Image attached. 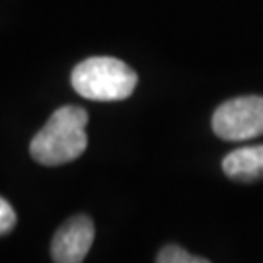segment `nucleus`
I'll list each match as a JSON object with an SVG mask.
<instances>
[{"label": "nucleus", "instance_id": "obj_1", "mask_svg": "<svg viewBox=\"0 0 263 263\" xmlns=\"http://www.w3.org/2000/svg\"><path fill=\"white\" fill-rule=\"evenodd\" d=\"M88 111L78 105L59 107L45 127L31 139L29 154L43 166H61L74 162L88 146Z\"/></svg>", "mask_w": 263, "mask_h": 263}, {"label": "nucleus", "instance_id": "obj_2", "mask_svg": "<svg viewBox=\"0 0 263 263\" xmlns=\"http://www.w3.org/2000/svg\"><path fill=\"white\" fill-rule=\"evenodd\" d=\"M76 94L94 102L127 100L139 84V76L115 57H90L74 66L70 76Z\"/></svg>", "mask_w": 263, "mask_h": 263}, {"label": "nucleus", "instance_id": "obj_3", "mask_svg": "<svg viewBox=\"0 0 263 263\" xmlns=\"http://www.w3.org/2000/svg\"><path fill=\"white\" fill-rule=\"evenodd\" d=\"M213 131L222 141L240 142L263 135V98L242 96L216 107Z\"/></svg>", "mask_w": 263, "mask_h": 263}, {"label": "nucleus", "instance_id": "obj_4", "mask_svg": "<svg viewBox=\"0 0 263 263\" xmlns=\"http://www.w3.org/2000/svg\"><path fill=\"white\" fill-rule=\"evenodd\" d=\"M94 222L86 215L68 218L53 236L51 257L57 263H80L84 261L90 248L94 244Z\"/></svg>", "mask_w": 263, "mask_h": 263}, {"label": "nucleus", "instance_id": "obj_5", "mask_svg": "<svg viewBox=\"0 0 263 263\" xmlns=\"http://www.w3.org/2000/svg\"><path fill=\"white\" fill-rule=\"evenodd\" d=\"M222 172L236 181H257L263 179V144L242 146L222 160Z\"/></svg>", "mask_w": 263, "mask_h": 263}, {"label": "nucleus", "instance_id": "obj_6", "mask_svg": "<svg viewBox=\"0 0 263 263\" xmlns=\"http://www.w3.org/2000/svg\"><path fill=\"white\" fill-rule=\"evenodd\" d=\"M158 263H209L207 257H199V255H191L179 246L170 244L166 248H162L156 255Z\"/></svg>", "mask_w": 263, "mask_h": 263}, {"label": "nucleus", "instance_id": "obj_7", "mask_svg": "<svg viewBox=\"0 0 263 263\" xmlns=\"http://www.w3.org/2000/svg\"><path fill=\"white\" fill-rule=\"evenodd\" d=\"M16 226V213L6 199L0 197V236H6Z\"/></svg>", "mask_w": 263, "mask_h": 263}]
</instances>
